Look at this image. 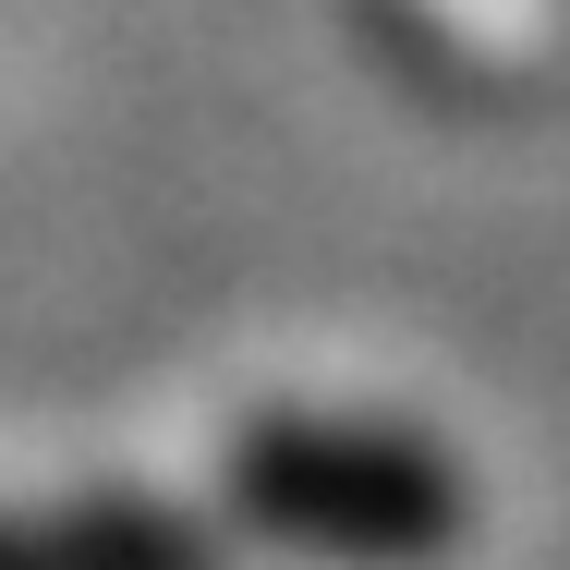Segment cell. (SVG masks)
<instances>
[{
	"label": "cell",
	"mask_w": 570,
	"mask_h": 570,
	"mask_svg": "<svg viewBox=\"0 0 570 570\" xmlns=\"http://www.w3.org/2000/svg\"><path fill=\"white\" fill-rule=\"evenodd\" d=\"M207 473L255 570H438L473 534L461 450L389 413H267Z\"/></svg>",
	"instance_id": "6da1fadb"
},
{
	"label": "cell",
	"mask_w": 570,
	"mask_h": 570,
	"mask_svg": "<svg viewBox=\"0 0 570 570\" xmlns=\"http://www.w3.org/2000/svg\"><path fill=\"white\" fill-rule=\"evenodd\" d=\"M0 570H255L230 547L219 498H37L0 510Z\"/></svg>",
	"instance_id": "7a4b0ae2"
}]
</instances>
